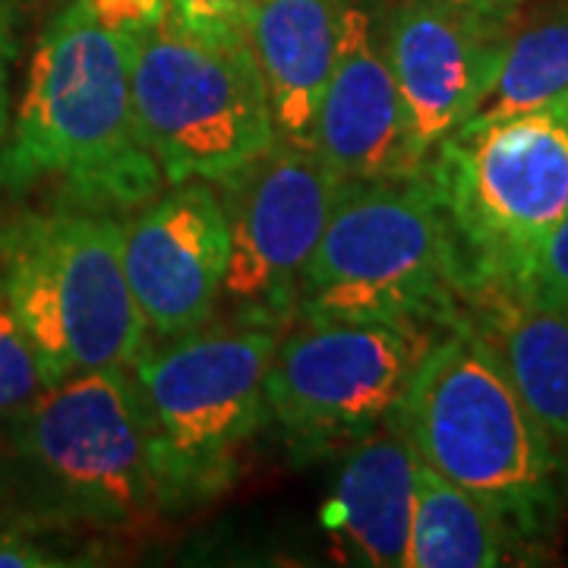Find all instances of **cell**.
I'll use <instances>...</instances> for the list:
<instances>
[{"label":"cell","instance_id":"6da1fadb","mask_svg":"<svg viewBox=\"0 0 568 568\" xmlns=\"http://www.w3.org/2000/svg\"><path fill=\"white\" fill-rule=\"evenodd\" d=\"M36 186L108 215L136 212L168 186L142 140L121 29L89 0L67 3L44 26L0 140V190Z\"/></svg>","mask_w":568,"mask_h":568},{"label":"cell","instance_id":"7a4b0ae2","mask_svg":"<svg viewBox=\"0 0 568 568\" xmlns=\"http://www.w3.org/2000/svg\"><path fill=\"white\" fill-rule=\"evenodd\" d=\"M395 417L417 458L499 511L525 549L556 534L566 506L562 446L470 325H443Z\"/></svg>","mask_w":568,"mask_h":568},{"label":"cell","instance_id":"3957f363","mask_svg":"<svg viewBox=\"0 0 568 568\" xmlns=\"http://www.w3.org/2000/svg\"><path fill=\"white\" fill-rule=\"evenodd\" d=\"M467 263L424 174L345 181L297 287V320L455 323Z\"/></svg>","mask_w":568,"mask_h":568},{"label":"cell","instance_id":"277c9868","mask_svg":"<svg viewBox=\"0 0 568 568\" xmlns=\"http://www.w3.org/2000/svg\"><path fill=\"white\" fill-rule=\"evenodd\" d=\"M278 335L244 320L203 325L133 361L162 511L205 506L241 480L246 448L268 424L265 376Z\"/></svg>","mask_w":568,"mask_h":568},{"label":"cell","instance_id":"5b68a950","mask_svg":"<svg viewBox=\"0 0 568 568\" xmlns=\"http://www.w3.org/2000/svg\"><path fill=\"white\" fill-rule=\"evenodd\" d=\"M142 140L164 183H224L263 159L278 126L246 32L190 26L171 10L121 29Z\"/></svg>","mask_w":568,"mask_h":568},{"label":"cell","instance_id":"8992f818","mask_svg":"<svg viewBox=\"0 0 568 568\" xmlns=\"http://www.w3.org/2000/svg\"><path fill=\"white\" fill-rule=\"evenodd\" d=\"M0 282L48 383L133 366L149 328L123 268V222L89 209H26L0 222Z\"/></svg>","mask_w":568,"mask_h":568},{"label":"cell","instance_id":"52a82bcc","mask_svg":"<svg viewBox=\"0 0 568 568\" xmlns=\"http://www.w3.org/2000/svg\"><path fill=\"white\" fill-rule=\"evenodd\" d=\"M465 253L467 282L511 278L568 215V99L462 123L424 162Z\"/></svg>","mask_w":568,"mask_h":568},{"label":"cell","instance_id":"ba28073f","mask_svg":"<svg viewBox=\"0 0 568 568\" xmlns=\"http://www.w3.org/2000/svg\"><path fill=\"white\" fill-rule=\"evenodd\" d=\"M17 448L63 515L136 528L159 515L149 420L130 366H102L48 386L17 417Z\"/></svg>","mask_w":568,"mask_h":568},{"label":"cell","instance_id":"9c48e42d","mask_svg":"<svg viewBox=\"0 0 568 568\" xmlns=\"http://www.w3.org/2000/svg\"><path fill=\"white\" fill-rule=\"evenodd\" d=\"M436 325L294 320L265 376L268 420L294 455H328L386 424Z\"/></svg>","mask_w":568,"mask_h":568},{"label":"cell","instance_id":"30bf717a","mask_svg":"<svg viewBox=\"0 0 568 568\" xmlns=\"http://www.w3.org/2000/svg\"><path fill=\"white\" fill-rule=\"evenodd\" d=\"M342 183L313 149L282 140L222 183L231 234L222 301L237 320L272 328L297 320V287Z\"/></svg>","mask_w":568,"mask_h":568},{"label":"cell","instance_id":"8fae6325","mask_svg":"<svg viewBox=\"0 0 568 568\" xmlns=\"http://www.w3.org/2000/svg\"><path fill=\"white\" fill-rule=\"evenodd\" d=\"M227 215L205 181L171 183L123 222V268L159 342L209 325L227 275Z\"/></svg>","mask_w":568,"mask_h":568},{"label":"cell","instance_id":"7c38bea8","mask_svg":"<svg viewBox=\"0 0 568 568\" xmlns=\"http://www.w3.org/2000/svg\"><path fill=\"white\" fill-rule=\"evenodd\" d=\"M508 22H493L436 0H402L383 26L388 63L402 92L407 155H426L487 99L499 73Z\"/></svg>","mask_w":568,"mask_h":568},{"label":"cell","instance_id":"4fadbf2b","mask_svg":"<svg viewBox=\"0 0 568 568\" xmlns=\"http://www.w3.org/2000/svg\"><path fill=\"white\" fill-rule=\"evenodd\" d=\"M313 152L342 181L417 174L407 155L405 104L388 63L383 26L361 3H345L335 63L316 114Z\"/></svg>","mask_w":568,"mask_h":568},{"label":"cell","instance_id":"5bb4252c","mask_svg":"<svg viewBox=\"0 0 568 568\" xmlns=\"http://www.w3.org/2000/svg\"><path fill=\"white\" fill-rule=\"evenodd\" d=\"M417 465L420 458L395 414L345 448L323 508V528L342 562L405 568Z\"/></svg>","mask_w":568,"mask_h":568},{"label":"cell","instance_id":"9a60e30c","mask_svg":"<svg viewBox=\"0 0 568 568\" xmlns=\"http://www.w3.org/2000/svg\"><path fill=\"white\" fill-rule=\"evenodd\" d=\"M506 366L525 405L568 448V313L521 284L480 275L465 284L458 316Z\"/></svg>","mask_w":568,"mask_h":568},{"label":"cell","instance_id":"2e32d148","mask_svg":"<svg viewBox=\"0 0 568 568\" xmlns=\"http://www.w3.org/2000/svg\"><path fill=\"white\" fill-rule=\"evenodd\" d=\"M347 0H260L246 41L263 73L278 140L313 149L316 114L335 63Z\"/></svg>","mask_w":568,"mask_h":568},{"label":"cell","instance_id":"e0dca14e","mask_svg":"<svg viewBox=\"0 0 568 568\" xmlns=\"http://www.w3.org/2000/svg\"><path fill=\"white\" fill-rule=\"evenodd\" d=\"M525 552L499 511L424 462L410 511L405 568H493Z\"/></svg>","mask_w":568,"mask_h":568},{"label":"cell","instance_id":"ac0fdd59","mask_svg":"<svg viewBox=\"0 0 568 568\" xmlns=\"http://www.w3.org/2000/svg\"><path fill=\"white\" fill-rule=\"evenodd\" d=\"M568 99V10L508 22L499 73L465 123H489Z\"/></svg>","mask_w":568,"mask_h":568},{"label":"cell","instance_id":"d6986e66","mask_svg":"<svg viewBox=\"0 0 568 568\" xmlns=\"http://www.w3.org/2000/svg\"><path fill=\"white\" fill-rule=\"evenodd\" d=\"M48 386L39 347L0 282V417H20Z\"/></svg>","mask_w":568,"mask_h":568},{"label":"cell","instance_id":"ffe728a7","mask_svg":"<svg viewBox=\"0 0 568 568\" xmlns=\"http://www.w3.org/2000/svg\"><path fill=\"white\" fill-rule=\"evenodd\" d=\"M499 278V275H496ZM508 282L521 284L534 297L568 313V215L549 231Z\"/></svg>","mask_w":568,"mask_h":568},{"label":"cell","instance_id":"44dd1931","mask_svg":"<svg viewBox=\"0 0 568 568\" xmlns=\"http://www.w3.org/2000/svg\"><path fill=\"white\" fill-rule=\"evenodd\" d=\"M260 0H171L168 10L190 26L219 29V32H246V20Z\"/></svg>","mask_w":568,"mask_h":568},{"label":"cell","instance_id":"7402d4cb","mask_svg":"<svg viewBox=\"0 0 568 568\" xmlns=\"http://www.w3.org/2000/svg\"><path fill=\"white\" fill-rule=\"evenodd\" d=\"M73 566L63 552L26 537L22 530H0V568H61Z\"/></svg>","mask_w":568,"mask_h":568},{"label":"cell","instance_id":"603a6c76","mask_svg":"<svg viewBox=\"0 0 568 568\" xmlns=\"http://www.w3.org/2000/svg\"><path fill=\"white\" fill-rule=\"evenodd\" d=\"M13 63H17V26H13V10L7 0H0V140L10 126V82H13Z\"/></svg>","mask_w":568,"mask_h":568},{"label":"cell","instance_id":"cb8c5ba5","mask_svg":"<svg viewBox=\"0 0 568 568\" xmlns=\"http://www.w3.org/2000/svg\"><path fill=\"white\" fill-rule=\"evenodd\" d=\"M436 3H446V7H455L462 13H474V17H484V20L493 22H511L528 0H436Z\"/></svg>","mask_w":568,"mask_h":568}]
</instances>
